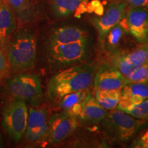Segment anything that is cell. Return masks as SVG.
I'll list each match as a JSON object with an SVG mask.
<instances>
[{
	"label": "cell",
	"mask_w": 148,
	"mask_h": 148,
	"mask_svg": "<svg viewBox=\"0 0 148 148\" xmlns=\"http://www.w3.org/2000/svg\"><path fill=\"white\" fill-rule=\"evenodd\" d=\"M95 73V66L89 64L71 66L58 72L48 82L47 97L58 101L66 94L86 90L91 86Z\"/></svg>",
	"instance_id": "1"
},
{
	"label": "cell",
	"mask_w": 148,
	"mask_h": 148,
	"mask_svg": "<svg viewBox=\"0 0 148 148\" xmlns=\"http://www.w3.org/2000/svg\"><path fill=\"white\" fill-rule=\"evenodd\" d=\"M7 55L10 63L14 67L28 69L34 66L36 56V40L28 32H19L7 45Z\"/></svg>",
	"instance_id": "2"
},
{
	"label": "cell",
	"mask_w": 148,
	"mask_h": 148,
	"mask_svg": "<svg viewBox=\"0 0 148 148\" xmlns=\"http://www.w3.org/2000/svg\"><path fill=\"white\" fill-rule=\"evenodd\" d=\"M102 121L103 129L107 136L119 143L128 141L143 123V120L136 119L119 109L108 113Z\"/></svg>",
	"instance_id": "3"
},
{
	"label": "cell",
	"mask_w": 148,
	"mask_h": 148,
	"mask_svg": "<svg viewBox=\"0 0 148 148\" xmlns=\"http://www.w3.org/2000/svg\"><path fill=\"white\" fill-rule=\"evenodd\" d=\"M29 112L25 101L16 98L5 105L1 125L8 137L14 142L21 139L27 128Z\"/></svg>",
	"instance_id": "4"
},
{
	"label": "cell",
	"mask_w": 148,
	"mask_h": 148,
	"mask_svg": "<svg viewBox=\"0 0 148 148\" xmlns=\"http://www.w3.org/2000/svg\"><path fill=\"white\" fill-rule=\"evenodd\" d=\"M8 89L16 98L36 106L41 101L42 93L41 82L38 76L33 74H21L10 79Z\"/></svg>",
	"instance_id": "5"
},
{
	"label": "cell",
	"mask_w": 148,
	"mask_h": 148,
	"mask_svg": "<svg viewBox=\"0 0 148 148\" xmlns=\"http://www.w3.org/2000/svg\"><path fill=\"white\" fill-rule=\"evenodd\" d=\"M88 39L59 45H48L49 58L60 65H69L84 60L88 52Z\"/></svg>",
	"instance_id": "6"
},
{
	"label": "cell",
	"mask_w": 148,
	"mask_h": 148,
	"mask_svg": "<svg viewBox=\"0 0 148 148\" xmlns=\"http://www.w3.org/2000/svg\"><path fill=\"white\" fill-rule=\"evenodd\" d=\"M78 125L76 116L66 111L53 114L49 119L47 136L52 143L63 141L75 132Z\"/></svg>",
	"instance_id": "7"
},
{
	"label": "cell",
	"mask_w": 148,
	"mask_h": 148,
	"mask_svg": "<svg viewBox=\"0 0 148 148\" xmlns=\"http://www.w3.org/2000/svg\"><path fill=\"white\" fill-rule=\"evenodd\" d=\"M126 5L123 1L113 2L109 5L104 14L92 18V24L97 29L101 43L104 42L106 35L110 29L125 16Z\"/></svg>",
	"instance_id": "8"
},
{
	"label": "cell",
	"mask_w": 148,
	"mask_h": 148,
	"mask_svg": "<svg viewBox=\"0 0 148 148\" xmlns=\"http://www.w3.org/2000/svg\"><path fill=\"white\" fill-rule=\"evenodd\" d=\"M95 90H121L129 83L126 77L112 63H103L95 72L93 78Z\"/></svg>",
	"instance_id": "9"
},
{
	"label": "cell",
	"mask_w": 148,
	"mask_h": 148,
	"mask_svg": "<svg viewBox=\"0 0 148 148\" xmlns=\"http://www.w3.org/2000/svg\"><path fill=\"white\" fill-rule=\"evenodd\" d=\"M49 130V119L45 109H29L25 137L32 143H36L47 136Z\"/></svg>",
	"instance_id": "10"
},
{
	"label": "cell",
	"mask_w": 148,
	"mask_h": 148,
	"mask_svg": "<svg viewBox=\"0 0 148 148\" xmlns=\"http://www.w3.org/2000/svg\"><path fill=\"white\" fill-rule=\"evenodd\" d=\"M129 32L142 43L148 34V9L130 7L125 14Z\"/></svg>",
	"instance_id": "11"
},
{
	"label": "cell",
	"mask_w": 148,
	"mask_h": 148,
	"mask_svg": "<svg viewBox=\"0 0 148 148\" xmlns=\"http://www.w3.org/2000/svg\"><path fill=\"white\" fill-rule=\"evenodd\" d=\"M148 99V82H129L121 89L116 108L124 110Z\"/></svg>",
	"instance_id": "12"
},
{
	"label": "cell",
	"mask_w": 148,
	"mask_h": 148,
	"mask_svg": "<svg viewBox=\"0 0 148 148\" xmlns=\"http://www.w3.org/2000/svg\"><path fill=\"white\" fill-rule=\"evenodd\" d=\"M15 27L13 10L6 0H0V47L3 50Z\"/></svg>",
	"instance_id": "13"
},
{
	"label": "cell",
	"mask_w": 148,
	"mask_h": 148,
	"mask_svg": "<svg viewBox=\"0 0 148 148\" xmlns=\"http://www.w3.org/2000/svg\"><path fill=\"white\" fill-rule=\"evenodd\" d=\"M87 39L88 34L84 29L75 26H63L54 29L51 32L48 45L69 43Z\"/></svg>",
	"instance_id": "14"
},
{
	"label": "cell",
	"mask_w": 148,
	"mask_h": 148,
	"mask_svg": "<svg viewBox=\"0 0 148 148\" xmlns=\"http://www.w3.org/2000/svg\"><path fill=\"white\" fill-rule=\"evenodd\" d=\"M108 113L106 109L101 106L95 97L88 92L82 101V111L78 118L86 121L98 123L102 121Z\"/></svg>",
	"instance_id": "15"
},
{
	"label": "cell",
	"mask_w": 148,
	"mask_h": 148,
	"mask_svg": "<svg viewBox=\"0 0 148 148\" xmlns=\"http://www.w3.org/2000/svg\"><path fill=\"white\" fill-rule=\"evenodd\" d=\"M126 32H129V29L125 16L121 21L112 27L106 35L104 43L106 44V46L110 51L112 52L116 51V47Z\"/></svg>",
	"instance_id": "16"
},
{
	"label": "cell",
	"mask_w": 148,
	"mask_h": 148,
	"mask_svg": "<svg viewBox=\"0 0 148 148\" xmlns=\"http://www.w3.org/2000/svg\"><path fill=\"white\" fill-rule=\"evenodd\" d=\"M84 0H51V10L58 17L71 15L77 10Z\"/></svg>",
	"instance_id": "17"
},
{
	"label": "cell",
	"mask_w": 148,
	"mask_h": 148,
	"mask_svg": "<svg viewBox=\"0 0 148 148\" xmlns=\"http://www.w3.org/2000/svg\"><path fill=\"white\" fill-rule=\"evenodd\" d=\"M121 95V90H96L95 99L106 110L116 108Z\"/></svg>",
	"instance_id": "18"
},
{
	"label": "cell",
	"mask_w": 148,
	"mask_h": 148,
	"mask_svg": "<svg viewBox=\"0 0 148 148\" xmlns=\"http://www.w3.org/2000/svg\"><path fill=\"white\" fill-rule=\"evenodd\" d=\"M18 19L28 23L33 19L34 12L28 0H6Z\"/></svg>",
	"instance_id": "19"
},
{
	"label": "cell",
	"mask_w": 148,
	"mask_h": 148,
	"mask_svg": "<svg viewBox=\"0 0 148 148\" xmlns=\"http://www.w3.org/2000/svg\"><path fill=\"white\" fill-rule=\"evenodd\" d=\"M111 63L127 78L134 71V69H136V66L127 60L125 53H121V51H115L112 52Z\"/></svg>",
	"instance_id": "20"
},
{
	"label": "cell",
	"mask_w": 148,
	"mask_h": 148,
	"mask_svg": "<svg viewBox=\"0 0 148 148\" xmlns=\"http://www.w3.org/2000/svg\"><path fill=\"white\" fill-rule=\"evenodd\" d=\"M88 93L86 90H82L66 94L58 101V106L64 110H69L75 103L82 101Z\"/></svg>",
	"instance_id": "21"
},
{
	"label": "cell",
	"mask_w": 148,
	"mask_h": 148,
	"mask_svg": "<svg viewBox=\"0 0 148 148\" xmlns=\"http://www.w3.org/2000/svg\"><path fill=\"white\" fill-rule=\"evenodd\" d=\"M127 60L136 68L148 62V47L143 46L130 53H125Z\"/></svg>",
	"instance_id": "22"
},
{
	"label": "cell",
	"mask_w": 148,
	"mask_h": 148,
	"mask_svg": "<svg viewBox=\"0 0 148 148\" xmlns=\"http://www.w3.org/2000/svg\"><path fill=\"white\" fill-rule=\"evenodd\" d=\"M123 111L136 119L143 121L148 120V99L138 104L128 107Z\"/></svg>",
	"instance_id": "23"
},
{
	"label": "cell",
	"mask_w": 148,
	"mask_h": 148,
	"mask_svg": "<svg viewBox=\"0 0 148 148\" xmlns=\"http://www.w3.org/2000/svg\"><path fill=\"white\" fill-rule=\"evenodd\" d=\"M127 79L129 82H148V62L134 69Z\"/></svg>",
	"instance_id": "24"
},
{
	"label": "cell",
	"mask_w": 148,
	"mask_h": 148,
	"mask_svg": "<svg viewBox=\"0 0 148 148\" xmlns=\"http://www.w3.org/2000/svg\"><path fill=\"white\" fill-rule=\"evenodd\" d=\"M8 62L3 53V49L0 47V79L5 77L8 74Z\"/></svg>",
	"instance_id": "25"
},
{
	"label": "cell",
	"mask_w": 148,
	"mask_h": 148,
	"mask_svg": "<svg viewBox=\"0 0 148 148\" xmlns=\"http://www.w3.org/2000/svg\"><path fill=\"white\" fill-rule=\"evenodd\" d=\"M132 8H148V0H120Z\"/></svg>",
	"instance_id": "26"
},
{
	"label": "cell",
	"mask_w": 148,
	"mask_h": 148,
	"mask_svg": "<svg viewBox=\"0 0 148 148\" xmlns=\"http://www.w3.org/2000/svg\"><path fill=\"white\" fill-rule=\"evenodd\" d=\"M89 8L90 12H95L98 15L101 16L103 14V8L102 5L100 3V1L98 0H93L92 1L89 5H87V10Z\"/></svg>",
	"instance_id": "27"
},
{
	"label": "cell",
	"mask_w": 148,
	"mask_h": 148,
	"mask_svg": "<svg viewBox=\"0 0 148 148\" xmlns=\"http://www.w3.org/2000/svg\"><path fill=\"white\" fill-rule=\"evenodd\" d=\"M132 147L148 148V130L146 131L138 140H135L133 143Z\"/></svg>",
	"instance_id": "28"
},
{
	"label": "cell",
	"mask_w": 148,
	"mask_h": 148,
	"mask_svg": "<svg viewBox=\"0 0 148 148\" xmlns=\"http://www.w3.org/2000/svg\"><path fill=\"white\" fill-rule=\"evenodd\" d=\"M142 45H143V46L148 47V34H147V36H146L145 39L144 40V41L142 42Z\"/></svg>",
	"instance_id": "29"
},
{
	"label": "cell",
	"mask_w": 148,
	"mask_h": 148,
	"mask_svg": "<svg viewBox=\"0 0 148 148\" xmlns=\"http://www.w3.org/2000/svg\"><path fill=\"white\" fill-rule=\"evenodd\" d=\"M2 143H3L2 137H1V135L0 134V147H1V146H2Z\"/></svg>",
	"instance_id": "30"
}]
</instances>
